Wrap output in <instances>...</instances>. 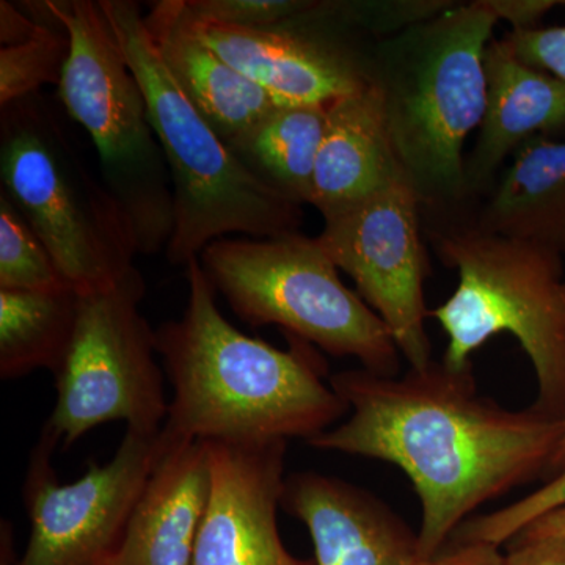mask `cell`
Here are the masks:
<instances>
[{
	"instance_id": "obj_1",
	"label": "cell",
	"mask_w": 565,
	"mask_h": 565,
	"mask_svg": "<svg viewBox=\"0 0 565 565\" xmlns=\"http://www.w3.org/2000/svg\"><path fill=\"white\" fill-rule=\"evenodd\" d=\"M348 404L345 422L307 444L399 468L422 508L418 557L440 552L481 505L545 478L564 419L511 411L481 396L473 366L444 362L403 375L360 370L330 375Z\"/></svg>"
},
{
	"instance_id": "obj_2",
	"label": "cell",
	"mask_w": 565,
	"mask_h": 565,
	"mask_svg": "<svg viewBox=\"0 0 565 565\" xmlns=\"http://www.w3.org/2000/svg\"><path fill=\"white\" fill-rule=\"evenodd\" d=\"M185 277L184 315L156 330L173 386L161 427L166 444L307 441L349 414L313 345L286 334L282 351L247 337L218 310L200 258L185 264Z\"/></svg>"
},
{
	"instance_id": "obj_3",
	"label": "cell",
	"mask_w": 565,
	"mask_h": 565,
	"mask_svg": "<svg viewBox=\"0 0 565 565\" xmlns=\"http://www.w3.org/2000/svg\"><path fill=\"white\" fill-rule=\"evenodd\" d=\"M139 81L172 178L174 228L167 258L184 266L226 234L252 239L296 233L299 204L255 177L180 90L161 61L143 14L129 0H99Z\"/></svg>"
},
{
	"instance_id": "obj_4",
	"label": "cell",
	"mask_w": 565,
	"mask_h": 565,
	"mask_svg": "<svg viewBox=\"0 0 565 565\" xmlns=\"http://www.w3.org/2000/svg\"><path fill=\"white\" fill-rule=\"evenodd\" d=\"M497 22L486 0L441 11L405 33L373 74L394 154L422 204L456 202L470 189L463 147L484 120V58Z\"/></svg>"
},
{
	"instance_id": "obj_5",
	"label": "cell",
	"mask_w": 565,
	"mask_h": 565,
	"mask_svg": "<svg viewBox=\"0 0 565 565\" xmlns=\"http://www.w3.org/2000/svg\"><path fill=\"white\" fill-rule=\"evenodd\" d=\"M437 252L459 275L456 291L429 311L448 338L449 370L473 366L471 355L509 333L533 364L531 407L565 419V280L563 256L475 226L438 234Z\"/></svg>"
},
{
	"instance_id": "obj_6",
	"label": "cell",
	"mask_w": 565,
	"mask_h": 565,
	"mask_svg": "<svg viewBox=\"0 0 565 565\" xmlns=\"http://www.w3.org/2000/svg\"><path fill=\"white\" fill-rule=\"evenodd\" d=\"M0 174L71 289L109 288L132 269L139 243L128 215L36 95L2 107Z\"/></svg>"
},
{
	"instance_id": "obj_7",
	"label": "cell",
	"mask_w": 565,
	"mask_h": 565,
	"mask_svg": "<svg viewBox=\"0 0 565 565\" xmlns=\"http://www.w3.org/2000/svg\"><path fill=\"white\" fill-rule=\"evenodd\" d=\"M44 6L70 39L58 98L95 143L104 185L128 215L139 253L167 248L174 228L172 178L109 18L92 0Z\"/></svg>"
},
{
	"instance_id": "obj_8",
	"label": "cell",
	"mask_w": 565,
	"mask_h": 565,
	"mask_svg": "<svg viewBox=\"0 0 565 565\" xmlns=\"http://www.w3.org/2000/svg\"><path fill=\"white\" fill-rule=\"evenodd\" d=\"M200 263L214 291L250 326H278L330 355L353 356L371 373L399 375L403 355L388 327L344 285L316 237H223Z\"/></svg>"
},
{
	"instance_id": "obj_9",
	"label": "cell",
	"mask_w": 565,
	"mask_h": 565,
	"mask_svg": "<svg viewBox=\"0 0 565 565\" xmlns=\"http://www.w3.org/2000/svg\"><path fill=\"white\" fill-rule=\"evenodd\" d=\"M147 292L136 266L109 288L77 294L73 340L55 375L54 411L43 430L62 448L102 424L156 434L169 414L158 337L140 313Z\"/></svg>"
},
{
	"instance_id": "obj_10",
	"label": "cell",
	"mask_w": 565,
	"mask_h": 565,
	"mask_svg": "<svg viewBox=\"0 0 565 565\" xmlns=\"http://www.w3.org/2000/svg\"><path fill=\"white\" fill-rule=\"evenodd\" d=\"M57 446L43 430L33 448L22 489L31 535L18 565H109L161 459V430H126L109 463L90 462L71 484H62L52 468Z\"/></svg>"
},
{
	"instance_id": "obj_11",
	"label": "cell",
	"mask_w": 565,
	"mask_h": 565,
	"mask_svg": "<svg viewBox=\"0 0 565 565\" xmlns=\"http://www.w3.org/2000/svg\"><path fill=\"white\" fill-rule=\"evenodd\" d=\"M418 193L401 173L373 199L323 221L316 236L334 266L392 333L411 367L433 362L424 281L427 259L419 234Z\"/></svg>"
},
{
	"instance_id": "obj_12",
	"label": "cell",
	"mask_w": 565,
	"mask_h": 565,
	"mask_svg": "<svg viewBox=\"0 0 565 565\" xmlns=\"http://www.w3.org/2000/svg\"><path fill=\"white\" fill-rule=\"evenodd\" d=\"M202 441L211 494L192 565H311L286 550L278 531L286 441Z\"/></svg>"
},
{
	"instance_id": "obj_13",
	"label": "cell",
	"mask_w": 565,
	"mask_h": 565,
	"mask_svg": "<svg viewBox=\"0 0 565 565\" xmlns=\"http://www.w3.org/2000/svg\"><path fill=\"white\" fill-rule=\"evenodd\" d=\"M188 13L196 35L277 106L329 107L373 79L343 47L294 29L291 22L241 28Z\"/></svg>"
},
{
	"instance_id": "obj_14",
	"label": "cell",
	"mask_w": 565,
	"mask_h": 565,
	"mask_svg": "<svg viewBox=\"0 0 565 565\" xmlns=\"http://www.w3.org/2000/svg\"><path fill=\"white\" fill-rule=\"evenodd\" d=\"M281 509L307 526L315 565H415L414 533L384 501L316 471L286 476Z\"/></svg>"
},
{
	"instance_id": "obj_15",
	"label": "cell",
	"mask_w": 565,
	"mask_h": 565,
	"mask_svg": "<svg viewBox=\"0 0 565 565\" xmlns=\"http://www.w3.org/2000/svg\"><path fill=\"white\" fill-rule=\"evenodd\" d=\"M162 438V437H161ZM163 444V452L109 565H192L211 494L204 441Z\"/></svg>"
},
{
	"instance_id": "obj_16",
	"label": "cell",
	"mask_w": 565,
	"mask_h": 565,
	"mask_svg": "<svg viewBox=\"0 0 565 565\" xmlns=\"http://www.w3.org/2000/svg\"><path fill=\"white\" fill-rule=\"evenodd\" d=\"M403 173L386 125L384 93L371 79L327 107L311 206L323 221L373 199Z\"/></svg>"
},
{
	"instance_id": "obj_17",
	"label": "cell",
	"mask_w": 565,
	"mask_h": 565,
	"mask_svg": "<svg viewBox=\"0 0 565 565\" xmlns=\"http://www.w3.org/2000/svg\"><path fill=\"white\" fill-rule=\"evenodd\" d=\"M156 50L185 98L225 143L277 107L192 29L184 0H161L143 17Z\"/></svg>"
},
{
	"instance_id": "obj_18",
	"label": "cell",
	"mask_w": 565,
	"mask_h": 565,
	"mask_svg": "<svg viewBox=\"0 0 565 565\" xmlns=\"http://www.w3.org/2000/svg\"><path fill=\"white\" fill-rule=\"evenodd\" d=\"M484 66L487 107L467 163L468 188L489 180L525 141L565 132L564 82L520 61L504 39L490 41Z\"/></svg>"
},
{
	"instance_id": "obj_19",
	"label": "cell",
	"mask_w": 565,
	"mask_h": 565,
	"mask_svg": "<svg viewBox=\"0 0 565 565\" xmlns=\"http://www.w3.org/2000/svg\"><path fill=\"white\" fill-rule=\"evenodd\" d=\"M476 225L563 256L565 140L534 137L525 141Z\"/></svg>"
},
{
	"instance_id": "obj_20",
	"label": "cell",
	"mask_w": 565,
	"mask_h": 565,
	"mask_svg": "<svg viewBox=\"0 0 565 565\" xmlns=\"http://www.w3.org/2000/svg\"><path fill=\"white\" fill-rule=\"evenodd\" d=\"M326 126L327 107L277 106L226 145L255 177L302 206L310 202Z\"/></svg>"
},
{
	"instance_id": "obj_21",
	"label": "cell",
	"mask_w": 565,
	"mask_h": 565,
	"mask_svg": "<svg viewBox=\"0 0 565 565\" xmlns=\"http://www.w3.org/2000/svg\"><path fill=\"white\" fill-rule=\"evenodd\" d=\"M73 289L58 292L0 289V377L36 370L57 374L68 353L77 318Z\"/></svg>"
},
{
	"instance_id": "obj_22",
	"label": "cell",
	"mask_w": 565,
	"mask_h": 565,
	"mask_svg": "<svg viewBox=\"0 0 565 565\" xmlns=\"http://www.w3.org/2000/svg\"><path fill=\"white\" fill-rule=\"evenodd\" d=\"M0 289L31 292L71 289L51 253L6 192H0Z\"/></svg>"
},
{
	"instance_id": "obj_23",
	"label": "cell",
	"mask_w": 565,
	"mask_h": 565,
	"mask_svg": "<svg viewBox=\"0 0 565 565\" xmlns=\"http://www.w3.org/2000/svg\"><path fill=\"white\" fill-rule=\"evenodd\" d=\"M50 13V10H47ZM39 21L28 41L0 50V106L36 95L46 84H61L63 66L70 54V39L52 18Z\"/></svg>"
},
{
	"instance_id": "obj_24",
	"label": "cell",
	"mask_w": 565,
	"mask_h": 565,
	"mask_svg": "<svg viewBox=\"0 0 565 565\" xmlns=\"http://www.w3.org/2000/svg\"><path fill=\"white\" fill-rule=\"evenodd\" d=\"M565 508V468L561 473L546 479L545 484L522 500L504 505L498 511L470 516L457 527L449 541L487 542L504 545L522 533L526 526L550 512Z\"/></svg>"
},
{
	"instance_id": "obj_25",
	"label": "cell",
	"mask_w": 565,
	"mask_h": 565,
	"mask_svg": "<svg viewBox=\"0 0 565 565\" xmlns=\"http://www.w3.org/2000/svg\"><path fill=\"white\" fill-rule=\"evenodd\" d=\"M185 6L203 20L241 28H275L327 9L326 3L307 0H185Z\"/></svg>"
},
{
	"instance_id": "obj_26",
	"label": "cell",
	"mask_w": 565,
	"mask_h": 565,
	"mask_svg": "<svg viewBox=\"0 0 565 565\" xmlns=\"http://www.w3.org/2000/svg\"><path fill=\"white\" fill-rule=\"evenodd\" d=\"M504 40L520 61L565 84V25L512 31Z\"/></svg>"
},
{
	"instance_id": "obj_27",
	"label": "cell",
	"mask_w": 565,
	"mask_h": 565,
	"mask_svg": "<svg viewBox=\"0 0 565 565\" xmlns=\"http://www.w3.org/2000/svg\"><path fill=\"white\" fill-rule=\"evenodd\" d=\"M415 565H508L501 546L487 542H455L429 557L416 561Z\"/></svg>"
},
{
	"instance_id": "obj_28",
	"label": "cell",
	"mask_w": 565,
	"mask_h": 565,
	"mask_svg": "<svg viewBox=\"0 0 565 565\" xmlns=\"http://www.w3.org/2000/svg\"><path fill=\"white\" fill-rule=\"evenodd\" d=\"M508 565H565V537L523 539L509 542Z\"/></svg>"
},
{
	"instance_id": "obj_29",
	"label": "cell",
	"mask_w": 565,
	"mask_h": 565,
	"mask_svg": "<svg viewBox=\"0 0 565 565\" xmlns=\"http://www.w3.org/2000/svg\"><path fill=\"white\" fill-rule=\"evenodd\" d=\"M498 21H508L512 31L537 29L539 21L563 2L555 0H486Z\"/></svg>"
},
{
	"instance_id": "obj_30",
	"label": "cell",
	"mask_w": 565,
	"mask_h": 565,
	"mask_svg": "<svg viewBox=\"0 0 565 565\" xmlns=\"http://www.w3.org/2000/svg\"><path fill=\"white\" fill-rule=\"evenodd\" d=\"M39 28V21L21 13L13 3L0 2V43L2 47L18 46L33 35Z\"/></svg>"
},
{
	"instance_id": "obj_31",
	"label": "cell",
	"mask_w": 565,
	"mask_h": 565,
	"mask_svg": "<svg viewBox=\"0 0 565 565\" xmlns=\"http://www.w3.org/2000/svg\"><path fill=\"white\" fill-rule=\"evenodd\" d=\"M516 537L523 539H546L565 537V508L550 512L541 519L535 520L526 526ZM514 541V539H512Z\"/></svg>"
},
{
	"instance_id": "obj_32",
	"label": "cell",
	"mask_w": 565,
	"mask_h": 565,
	"mask_svg": "<svg viewBox=\"0 0 565 565\" xmlns=\"http://www.w3.org/2000/svg\"><path fill=\"white\" fill-rule=\"evenodd\" d=\"M0 565H18L13 550V533L10 522L6 520L0 525Z\"/></svg>"
},
{
	"instance_id": "obj_33",
	"label": "cell",
	"mask_w": 565,
	"mask_h": 565,
	"mask_svg": "<svg viewBox=\"0 0 565 565\" xmlns=\"http://www.w3.org/2000/svg\"><path fill=\"white\" fill-rule=\"evenodd\" d=\"M565 468V419L563 422V435H561L559 444H557L555 452H553L552 460H550L548 468H546V473L544 481L546 479L553 478L557 473H561Z\"/></svg>"
}]
</instances>
